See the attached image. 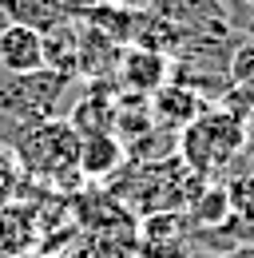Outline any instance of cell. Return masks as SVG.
Listing matches in <instances>:
<instances>
[{
	"label": "cell",
	"mask_w": 254,
	"mask_h": 258,
	"mask_svg": "<svg viewBox=\"0 0 254 258\" xmlns=\"http://www.w3.org/2000/svg\"><path fill=\"white\" fill-rule=\"evenodd\" d=\"M250 127H254V119H250Z\"/></svg>",
	"instance_id": "cell-23"
},
{
	"label": "cell",
	"mask_w": 254,
	"mask_h": 258,
	"mask_svg": "<svg viewBox=\"0 0 254 258\" xmlns=\"http://www.w3.org/2000/svg\"><path fill=\"white\" fill-rule=\"evenodd\" d=\"M211 103L203 96H195V92H187V88H179V84H163L155 96H151V115H155V127H167V131H179L187 127V123H195L203 111H207Z\"/></svg>",
	"instance_id": "cell-7"
},
{
	"label": "cell",
	"mask_w": 254,
	"mask_h": 258,
	"mask_svg": "<svg viewBox=\"0 0 254 258\" xmlns=\"http://www.w3.org/2000/svg\"><path fill=\"white\" fill-rule=\"evenodd\" d=\"M143 8H151L171 28H179L183 40H190V36H234L222 0H147Z\"/></svg>",
	"instance_id": "cell-4"
},
{
	"label": "cell",
	"mask_w": 254,
	"mask_h": 258,
	"mask_svg": "<svg viewBox=\"0 0 254 258\" xmlns=\"http://www.w3.org/2000/svg\"><path fill=\"white\" fill-rule=\"evenodd\" d=\"M167 80H171V60H167V56L147 52V48H123L119 68H115V84H119V92L155 96Z\"/></svg>",
	"instance_id": "cell-6"
},
{
	"label": "cell",
	"mask_w": 254,
	"mask_h": 258,
	"mask_svg": "<svg viewBox=\"0 0 254 258\" xmlns=\"http://www.w3.org/2000/svg\"><path fill=\"white\" fill-rule=\"evenodd\" d=\"M135 258H190L195 226L187 211H155L135 223Z\"/></svg>",
	"instance_id": "cell-3"
},
{
	"label": "cell",
	"mask_w": 254,
	"mask_h": 258,
	"mask_svg": "<svg viewBox=\"0 0 254 258\" xmlns=\"http://www.w3.org/2000/svg\"><path fill=\"white\" fill-rule=\"evenodd\" d=\"M127 167V147L115 135H88L80 143V179L84 183H111Z\"/></svg>",
	"instance_id": "cell-8"
},
{
	"label": "cell",
	"mask_w": 254,
	"mask_h": 258,
	"mask_svg": "<svg viewBox=\"0 0 254 258\" xmlns=\"http://www.w3.org/2000/svg\"><path fill=\"white\" fill-rule=\"evenodd\" d=\"M226 76H230L234 88L254 92V40H250V36H238V44H234V52H230V68H226Z\"/></svg>",
	"instance_id": "cell-15"
},
{
	"label": "cell",
	"mask_w": 254,
	"mask_h": 258,
	"mask_svg": "<svg viewBox=\"0 0 254 258\" xmlns=\"http://www.w3.org/2000/svg\"><path fill=\"white\" fill-rule=\"evenodd\" d=\"M20 179H24V171H20L16 155H12L8 147H0V207H4V203H16Z\"/></svg>",
	"instance_id": "cell-16"
},
{
	"label": "cell",
	"mask_w": 254,
	"mask_h": 258,
	"mask_svg": "<svg viewBox=\"0 0 254 258\" xmlns=\"http://www.w3.org/2000/svg\"><path fill=\"white\" fill-rule=\"evenodd\" d=\"M219 258H254V246L246 242V246H234V250H226V254H219Z\"/></svg>",
	"instance_id": "cell-19"
},
{
	"label": "cell",
	"mask_w": 254,
	"mask_h": 258,
	"mask_svg": "<svg viewBox=\"0 0 254 258\" xmlns=\"http://www.w3.org/2000/svg\"><path fill=\"white\" fill-rule=\"evenodd\" d=\"M44 68L60 72L68 80L80 76V24H76V20H68L60 28L44 32Z\"/></svg>",
	"instance_id": "cell-13"
},
{
	"label": "cell",
	"mask_w": 254,
	"mask_h": 258,
	"mask_svg": "<svg viewBox=\"0 0 254 258\" xmlns=\"http://www.w3.org/2000/svg\"><path fill=\"white\" fill-rule=\"evenodd\" d=\"M40 211L36 203H4L0 207V254L16 258L28 254L32 246L40 242Z\"/></svg>",
	"instance_id": "cell-10"
},
{
	"label": "cell",
	"mask_w": 254,
	"mask_h": 258,
	"mask_svg": "<svg viewBox=\"0 0 254 258\" xmlns=\"http://www.w3.org/2000/svg\"><path fill=\"white\" fill-rule=\"evenodd\" d=\"M123 48L115 40H107L103 32H95L88 24H80V76L76 80H115V68H119Z\"/></svg>",
	"instance_id": "cell-11"
},
{
	"label": "cell",
	"mask_w": 254,
	"mask_h": 258,
	"mask_svg": "<svg viewBox=\"0 0 254 258\" xmlns=\"http://www.w3.org/2000/svg\"><path fill=\"white\" fill-rule=\"evenodd\" d=\"M246 131H250V123L226 115L222 107L211 103L195 123H187L179 131V159L203 179H219V175L230 171V163L242 155Z\"/></svg>",
	"instance_id": "cell-2"
},
{
	"label": "cell",
	"mask_w": 254,
	"mask_h": 258,
	"mask_svg": "<svg viewBox=\"0 0 254 258\" xmlns=\"http://www.w3.org/2000/svg\"><path fill=\"white\" fill-rule=\"evenodd\" d=\"M242 159H246V167L254 171V127L246 131V147H242Z\"/></svg>",
	"instance_id": "cell-18"
},
{
	"label": "cell",
	"mask_w": 254,
	"mask_h": 258,
	"mask_svg": "<svg viewBox=\"0 0 254 258\" xmlns=\"http://www.w3.org/2000/svg\"><path fill=\"white\" fill-rule=\"evenodd\" d=\"M95 4H99V0H60V8L68 12V20H76V24H80V20L92 12Z\"/></svg>",
	"instance_id": "cell-17"
},
{
	"label": "cell",
	"mask_w": 254,
	"mask_h": 258,
	"mask_svg": "<svg viewBox=\"0 0 254 258\" xmlns=\"http://www.w3.org/2000/svg\"><path fill=\"white\" fill-rule=\"evenodd\" d=\"M80 143H84L80 131L64 115H52V119L36 123L32 131H24L12 143V155L28 179L48 183L52 191H76L84 183L80 179Z\"/></svg>",
	"instance_id": "cell-1"
},
{
	"label": "cell",
	"mask_w": 254,
	"mask_h": 258,
	"mask_svg": "<svg viewBox=\"0 0 254 258\" xmlns=\"http://www.w3.org/2000/svg\"><path fill=\"white\" fill-rule=\"evenodd\" d=\"M68 84H72V80L60 76V72H52V68L24 72V76H8V72H0V88L12 92V96L20 99L28 111H36L40 119H52V115H56L64 92H68Z\"/></svg>",
	"instance_id": "cell-5"
},
{
	"label": "cell",
	"mask_w": 254,
	"mask_h": 258,
	"mask_svg": "<svg viewBox=\"0 0 254 258\" xmlns=\"http://www.w3.org/2000/svg\"><path fill=\"white\" fill-rule=\"evenodd\" d=\"M80 24H88V28H95V32H103L107 40H115L119 48H127V44H131V32H135V4L99 0Z\"/></svg>",
	"instance_id": "cell-14"
},
{
	"label": "cell",
	"mask_w": 254,
	"mask_h": 258,
	"mask_svg": "<svg viewBox=\"0 0 254 258\" xmlns=\"http://www.w3.org/2000/svg\"><path fill=\"white\" fill-rule=\"evenodd\" d=\"M40 68H44V36L20 24H4L0 28V72L24 76Z\"/></svg>",
	"instance_id": "cell-9"
},
{
	"label": "cell",
	"mask_w": 254,
	"mask_h": 258,
	"mask_svg": "<svg viewBox=\"0 0 254 258\" xmlns=\"http://www.w3.org/2000/svg\"><path fill=\"white\" fill-rule=\"evenodd\" d=\"M16 258H36V254H16ZM40 258H48V254H40Z\"/></svg>",
	"instance_id": "cell-20"
},
{
	"label": "cell",
	"mask_w": 254,
	"mask_h": 258,
	"mask_svg": "<svg viewBox=\"0 0 254 258\" xmlns=\"http://www.w3.org/2000/svg\"><path fill=\"white\" fill-rule=\"evenodd\" d=\"M0 20L44 36L60 24H68V12L60 8V0H0Z\"/></svg>",
	"instance_id": "cell-12"
},
{
	"label": "cell",
	"mask_w": 254,
	"mask_h": 258,
	"mask_svg": "<svg viewBox=\"0 0 254 258\" xmlns=\"http://www.w3.org/2000/svg\"><path fill=\"white\" fill-rule=\"evenodd\" d=\"M238 4H246V8H254V0H238Z\"/></svg>",
	"instance_id": "cell-22"
},
{
	"label": "cell",
	"mask_w": 254,
	"mask_h": 258,
	"mask_svg": "<svg viewBox=\"0 0 254 258\" xmlns=\"http://www.w3.org/2000/svg\"><path fill=\"white\" fill-rule=\"evenodd\" d=\"M111 4H135V0H111Z\"/></svg>",
	"instance_id": "cell-21"
}]
</instances>
